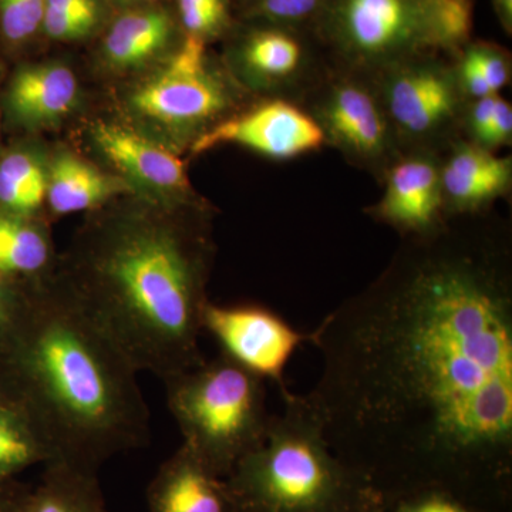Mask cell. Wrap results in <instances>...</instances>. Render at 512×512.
Returning a JSON list of instances; mask_svg holds the SVG:
<instances>
[{"instance_id":"cell-1","label":"cell","mask_w":512,"mask_h":512,"mask_svg":"<svg viewBox=\"0 0 512 512\" xmlns=\"http://www.w3.org/2000/svg\"><path fill=\"white\" fill-rule=\"evenodd\" d=\"M311 332L305 394L336 456L384 505L446 491L481 512L512 493V281L507 252L441 232Z\"/></svg>"},{"instance_id":"cell-2","label":"cell","mask_w":512,"mask_h":512,"mask_svg":"<svg viewBox=\"0 0 512 512\" xmlns=\"http://www.w3.org/2000/svg\"><path fill=\"white\" fill-rule=\"evenodd\" d=\"M138 373L66 285L20 288L0 333V393L25 410L52 461L99 471L146 446L151 417Z\"/></svg>"},{"instance_id":"cell-3","label":"cell","mask_w":512,"mask_h":512,"mask_svg":"<svg viewBox=\"0 0 512 512\" xmlns=\"http://www.w3.org/2000/svg\"><path fill=\"white\" fill-rule=\"evenodd\" d=\"M64 284L138 372L161 382L204 362L205 242L178 225L133 221L97 235Z\"/></svg>"},{"instance_id":"cell-4","label":"cell","mask_w":512,"mask_h":512,"mask_svg":"<svg viewBox=\"0 0 512 512\" xmlns=\"http://www.w3.org/2000/svg\"><path fill=\"white\" fill-rule=\"evenodd\" d=\"M281 394L284 412L272 416L264 443L225 478L239 511L357 512L382 500L330 448L305 396Z\"/></svg>"},{"instance_id":"cell-5","label":"cell","mask_w":512,"mask_h":512,"mask_svg":"<svg viewBox=\"0 0 512 512\" xmlns=\"http://www.w3.org/2000/svg\"><path fill=\"white\" fill-rule=\"evenodd\" d=\"M183 446L222 478L264 443L272 416L265 380L224 355L165 380Z\"/></svg>"},{"instance_id":"cell-6","label":"cell","mask_w":512,"mask_h":512,"mask_svg":"<svg viewBox=\"0 0 512 512\" xmlns=\"http://www.w3.org/2000/svg\"><path fill=\"white\" fill-rule=\"evenodd\" d=\"M202 332L220 346L221 355L249 372L288 390L285 369L296 350L311 342V332L293 328L281 315L261 305H217L202 312Z\"/></svg>"},{"instance_id":"cell-7","label":"cell","mask_w":512,"mask_h":512,"mask_svg":"<svg viewBox=\"0 0 512 512\" xmlns=\"http://www.w3.org/2000/svg\"><path fill=\"white\" fill-rule=\"evenodd\" d=\"M221 84L207 69L201 36L190 35L161 72L133 97L148 119L168 126H192L212 119L225 107Z\"/></svg>"},{"instance_id":"cell-8","label":"cell","mask_w":512,"mask_h":512,"mask_svg":"<svg viewBox=\"0 0 512 512\" xmlns=\"http://www.w3.org/2000/svg\"><path fill=\"white\" fill-rule=\"evenodd\" d=\"M325 130L308 114L284 100L269 101L254 110L222 121L195 141V154L224 144H237L262 156L286 160L316 150Z\"/></svg>"},{"instance_id":"cell-9","label":"cell","mask_w":512,"mask_h":512,"mask_svg":"<svg viewBox=\"0 0 512 512\" xmlns=\"http://www.w3.org/2000/svg\"><path fill=\"white\" fill-rule=\"evenodd\" d=\"M147 500L148 512H241L227 480L183 444L157 471Z\"/></svg>"},{"instance_id":"cell-10","label":"cell","mask_w":512,"mask_h":512,"mask_svg":"<svg viewBox=\"0 0 512 512\" xmlns=\"http://www.w3.org/2000/svg\"><path fill=\"white\" fill-rule=\"evenodd\" d=\"M443 197L436 167L413 158L393 168L376 215L404 234L430 237L440 231L437 227Z\"/></svg>"},{"instance_id":"cell-11","label":"cell","mask_w":512,"mask_h":512,"mask_svg":"<svg viewBox=\"0 0 512 512\" xmlns=\"http://www.w3.org/2000/svg\"><path fill=\"white\" fill-rule=\"evenodd\" d=\"M93 137L111 163L141 183L161 190H178L187 185L183 161L167 148L110 124L97 126Z\"/></svg>"},{"instance_id":"cell-12","label":"cell","mask_w":512,"mask_h":512,"mask_svg":"<svg viewBox=\"0 0 512 512\" xmlns=\"http://www.w3.org/2000/svg\"><path fill=\"white\" fill-rule=\"evenodd\" d=\"M511 173L510 158L484 147L461 146L440 174L441 190L457 210H476L507 190Z\"/></svg>"},{"instance_id":"cell-13","label":"cell","mask_w":512,"mask_h":512,"mask_svg":"<svg viewBox=\"0 0 512 512\" xmlns=\"http://www.w3.org/2000/svg\"><path fill=\"white\" fill-rule=\"evenodd\" d=\"M456 96L447 77L434 70H412L389 89V109L404 130L423 134L450 119Z\"/></svg>"},{"instance_id":"cell-14","label":"cell","mask_w":512,"mask_h":512,"mask_svg":"<svg viewBox=\"0 0 512 512\" xmlns=\"http://www.w3.org/2000/svg\"><path fill=\"white\" fill-rule=\"evenodd\" d=\"M77 80L60 64L28 67L10 86L13 113L26 123H50L69 113L77 99Z\"/></svg>"},{"instance_id":"cell-15","label":"cell","mask_w":512,"mask_h":512,"mask_svg":"<svg viewBox=\"0 0 512 512\" xmlns=\"http://www.w3.org/2000/svg\"><path fill=\"white\" fill-rule=\"evenodd\" d=\"M326 128L340 146L357 156L379 153L386 140V124L375 100L355 84L339 87L330 97Z\"/></svg>"},{"instance_id":"cell-16","label":"cell","mask_w":512,"mask_h":512,"mask_svg":"<svg viewBox=\"0 0 512 512\" xmlns=\"http://www.w3.org/2000/svg\"><path fill=\"white\" fill-rule=\"evenodd\" d=\"M97 473L50 461L39 485L25 495L20 512H106Z\"/></svg>"},{"instance_id":"cell-17","label":"cell","mask_w":512,"mask_h":512,"mask_svg":"<svg viewBox=\"0 0 512 512\" xmlns=\"http://www.w3.org/2000/svg\"><path fill=\"white\" fill-rule=\"evenodd\" d=\"M413 16L407 0H348L345 8L349 37L367 53L399 45L412 29Z\"/></svg>"},{"instance_id":"cell-18","label":"cell","mask_w":512,"mask_h":512,"mask_svg":"<svg viewBox=\"0 0 512 512\" xmlns=\"http://www.w3.org/2000/svg\"><path fill=\"white\" fill-rule=\"evenodd\" d=\"M52 256V244L42 225L30 217L0 212V274L42 282Z\"/></svg>"},{"instance_id":"cell-19","label":"cell","mask_w":512,"mask_h":512,"mask_svg":"<svg viewBox=\"0 0 512 512\" xmlns=\"http://www.w3.org/2000/svg\"><path fill=\"white\" fill-rule=\"evenodd\" d=\"M116 192V184L96 167L70 156H60L47 175L50 208L57 215L92 210Z\"/></svg>"},{"instance_id":"cell-20","label":"cell","mask_w":512,"mask_h":512,"mask_svg":"<svg viewBox=\"0 0 512 512\" xmlns=\"http://www.w3.org/2000/svg\"><path fill=\"white\" fill-rule=\"evenodd\" d=\"M52 460V451L25 410L0 393V481L15 480L22 471Z\"/></svg>"},{"instance_id":"cell-21","label":"cell","mask_w":512,"mask_h":512,"mask_svg":"<svg viewBox=\"0 0 512 512\" xmlns=\"http://www.w3.org/2000/svg\"><path fill=\"white\" fill-rule=\"evenodd\" d=\"M170 20L160 12L121 16L106 39L107 55L119 66H134L153 56L167 42Z\"/></svg>"},{"instance_id":"cell-22","label":"cell","mask_w":512,"mask_h":512,"mask_svg":"<svg viewBox=\"0 0 512 512\" xmlns=\"http://www.w3.org/2000/svg\"><path fill=\"white\" fill-rule=\"evenodd\" d=\"M47 195V174L36 157L13 151L0 161V207L3 212L30 217Z\"/></svg>"},{"instance_id":"cell-23","label":"cell","mask_w":512,"mask_h":512,"mask_svg":"<svg viewBox=\"0 0 512 512\" xmlns=\"http://www.w3.org/2000/svg\"><path fill=\"white\" fill-rule=\"evenodd\" d=\"M416 12L424 35L436 45H457L473 29L470 0H420Z\"/></svg>"},{"instance_id":"cell-24","label":"cell","mask_w":512,"mask_h":512,"mask_svg":"<svg viewBox=\"0 0 512 512\" xmlns=\"http://www.w3.org/2000/svg\"><path fill=\"white\" fill-rule=\"evenodd\" d=\"M245 56L256 73L281 79L291 76L298 69L302 50L291 36L279 32H264L249 42Z\"/></svg>"},{"instance_id":"cell-25","label":"cell","mask_w":512,"mask_h":512,"mask_svg":"<svg viewBox=\"0 0 512 512\" xmlns=\"http://www.w3.org/2000/svg\"><path fill=\"white\" fill-rule=\"evenodd\" d=\"M46 0H0V28L10 42L28 39L42 26Z\"/></svg>"},{"instance_id":"cell-26","label":"cell","mask_w":512,"mask_h":512,"mask_svg":"<svg viewBox=\"0 0 512 512\" xmlns=\"http://www.w3.org/2000/svg\"><path fill=\"white\" fill-rule=\"evenodd\" d=\"M386 512H481L446 491L419 490L394 498L384 505Z\"/></svg>"},{"instance_id":"cell-27","label":"cell","mask_w":512,"mask_h":512,"mask_svg":"<svg viewBox=\"0 0 512 512\" xmlns=\"http://www.w3.org/2000/svg\"><path fill=\"white\" fill-rule=\"evenodd\" d=\"M178 5L190 35L201 36L211 32L224 19V0H178Z\"/></svg>"},{"instance_id":"cell-28","label":"cell","mask_w":512,"mask_h":512,"mask_svg":"<svg viewBox=\"0 0 512 512\" xmlns=\"http://www.w3.org/2000/svg\"><path fill=\"white\" fill-rule=\"evenodd\" d=\"M97 15L89 13H70L46 8L43 29L55 39H74L86 35L96 23Z\"/></svg>"},{"instance_id":"cell-29","label":"cell","mask_w":512,"mask_h":512,"mask_svg":"<svg viewBox=\"0 0 512 512\" xmlns=\"http://www.w3.org/2000/svg\"><path fill=\"white\" fill-rule=\"evenodd\" d=\"M471 55L483 72L491 92L497 94L508 83V67L503 57L494 50L476 47L470 50Z\"/></svg>"},{"instance_id":"cell-30","label":"cell","mask_w":512,"mask_h":512,"mask_svg":"<svg viewBox=\"0 0 512 512\" xmlns=\"http://www.w3.org/2000/svg\"><path fill=\"white\" fill-rule=\"evenodd\" d=\"M512 133V109L510 103L497 96L494 116L484 146H500L510 141Z\"/></svg>"},{"instance_id":"cell-31","label":"cell","mask_w":512,"mask_h":512,"mask_svg":"<svg viewBox=\"0 0 512 512\" xmlns=\"http://www.w3.org/2000/svg\"><path fill=\"white\" fill-rule=\"evenodd\" d=\"M266 12L282 19H296L308 15L318 0H262Z\"/></svg>"},{"instance_id":"cell-32","label":"cell","mask_w":512,"mask_h":512,"mask_svg":"<svg viewBox=\"0 0 512 512\" xmlns=\"http://www.w3.org/2000/svg\"><path fill=\"white\" fill-rule=\"evenodd\" d=\"M461 74H463V83L466 86L467 92L476 99H483V97L493 96L487 80H485L483 72L474 59L473 55L468 52L466 59H464L463 66H461Z\"/></svg>"},{"instance_id":"cell-33","label":"cell","mask_w":512,"mask_h":512,"mask_svg":"<svg viewBox=\"0 0 512 512\" xmlns=\"http://www.w3.org/2000/svg\"><path fill=\"white\" fill-rule=\"evenodd\" d=\"M495 100H497V94L478 99L476 106H474L473 117H471V126H473L474 136L483 144L485 140H487L491 121H493Z\"/></svg>"},{"instance_id":"cell-34","label":"cell","mask_w":512,"mask_h":512,"mask_svg":"<svg viewBox=\"0 0 512 512\" xmlns=\"http://www.w3.org/2000/svg\"><path fill=\"white\" fill-rule=\"evenodd\" d=\"M20 288L12 285V279L0 274V333L8 325L16 305H18Z\"/></svg>"},{"instance_id":"cell-35","label":"cell","mask_w":512,"mask_h":512,"mask_svg":"<svg viewBox=\"0 0 512 512\" xmlns=\"http://www.w3.org/2000/svg\"><path fill=\"white\" fill-rule=\"evenodd\" d=\"M28 491L29 488L23 487L15 480L0 481V512L15 510Z\"/></svg>"},{"instance_id":"cell-36","label":"cell","mask_w":512,"mask_h":512,"mask_svg":"<svg viewBox=\"0 0 512 512\" xmlns=\"http://www.w3.org/2000/svg\"><path fill=\"white\" fill-rule=\"evenodd\" d=\"M46 8L62 10V12L97 15V6L94 0H46Z\"/></svg>"},{"instance_id":"cell-37","label":"cell","mask_w":512,"mask_h":512,"mask_svg":"<svg viewBox=\"0 0 512 512\" xmlns=\"http://www.w3.org/2000/svg\"><path fill=\"white\" fill-rule=\"evenodd\" d=\"M494 2L501 18L510 25L512 20V0H494Z\"/></svg>"},{"instance_id":"cell-38","label":"cell","mask_w":512,"mask_h":512,"mask_svg":"<svg viewBox=\"0 0 512 512\" xmlns=\"http://www.w3.org/2000/svg\"><path fill=\"white\" fill-rule=\"evenodd\" d=\"M357 512H386V508H384V503L382 500L375 501V503L366 505L362 510Z\"/></svg>"},{"instance_id":"cell-39","label":"cell","mask_w":512,"mask_h":512,"mask_svg":"<svg viewBox=\"0 0 512 512\" xmlns=\"http://www.w3.org/2000/svg\"><path fill=\"white\" fill-rule=\"evenodd\" d=\"M26 494H28V493H26ZM23 500H25V498H23ZM23 500H22V503H23ZM22 503H20L18 505V507L15 508V510H12L10 512H20V510H22Z\"/></svg>"},{"instance_id":"cell-40","label":"cell","mask_w":512,"mask_h":512,"mask_svg":"<svg viewBox=\"0 0 512 512\" xmlns=\"http://www.w3.org/2000/svg\"><path fill=\"white\" fill-rule=\"evenodd\" d=\"M107 512V511H106Z\"/></svg>"}]
</instances>
